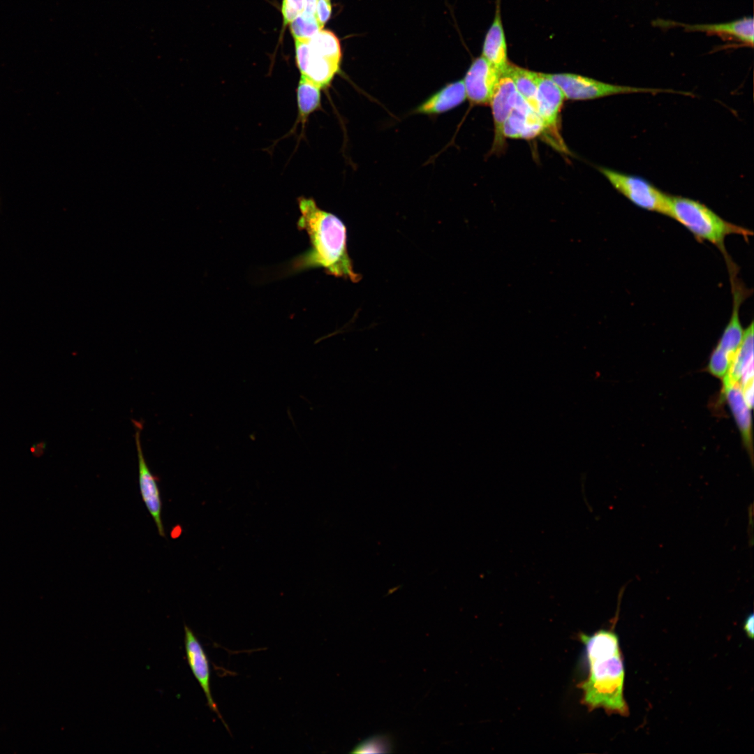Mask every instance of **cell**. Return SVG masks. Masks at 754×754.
Wrapping results in <instances>:
<instances>
[{
    "label": "cell",
    "instance_id": "6da1fadb",
    "mask_svg": "<svg viewBox=\"0 0 754 754\" xmlns=\"http://www.w3.org/2000/svg\"><path fill=\"white\" fill-rule=\"evenodd\" d=\"M297 201L301 214L297 227L308 234L311 248L292 260L288 272L322 268L328 274L358 282L361 276L354 271L348 253L343 223L319 208L313 198L300 197Z\"/></svg>",
    "mask_w": 754,
    "mask_h": 754
},
{
    "label": "cell",
    "instance_id": "7a4b0ae2",
    "mask_svg": "<svg viewBox=\"0 0 754 754\" xmlns=\"http://www.w3.org/2000/svg\"><path fill=\"white\" fill-rule=\"evenodd\" d=\"M586 650L589 674L578 684L582 703L591 711L603 708L609 714L628 716L623 695L625 667L619 640L613 630L601 629L579 636Z\"/></svg>",
    "mask_w": 754,
    "mask_h": 754
},
{
    "label": "cell",
    "instance_id": "3957f363",
    "mask_svg": "<svg viewBox=\"0 0 754 754\" xmlns=\"http://www.w3.org/2000/svg\"><path fill=\"white\" fill-rule=\"evenodd\" d=\"M670 217L688 229L698 240L717 246L726 261L730 260L724 242L727 236L739 235L746 240L753 232L744 227L730 223L699 201L681 196H670Z\"/></svg>",
    "mask_w": 754,
    "mask_h": 754
},
{
    "label": "cell",
    "instance_id": "277c9868",
    "mask_svg": "<svg viewBox=\"0 0 754 754\" xmlns=\"http://www.w3.org/2000/svg\"><path fill=\"white\" fill-rule=\"evenodd\" d=\"M562 91L565 98L574 101L596 99L617 94L633 93H678L688 96L690 93L671 89L636 87L612 84L593 78L572 73L547 74Z\"/></svg>",
    "mask_w": 754,
    "mask_h": 754
},
{
    "label": "cell",
    "instance_id": "5b68a950",
    "mask_svg": "<svg viewBox=\"0 0 754 754\" xmlns=\"http://www.w3.org/2000/svg\"><path fill=\"white\" fill-rule=\"evenodd\" d=\"M612 186L637 207L669 216L670 195L646 179L606 168H599Z\"/></svg>",
    "mask_w": 754,
    "mask_h": 754
},
{
    "label": "cell",
    "instance_id": "8992f818",
    "mask_svg": "<svg viewBox=\"0 0 754 754\" xmlns=\"http://www.w3.org/2000/svg\"><path fill=\"white\" fill-rule=\"evenodd\" d=\"M654 24L660 27H679L686 31L704 33L733 42L737 46L753 47L754 21L752 17L717 24H686L662 20L654 22Z\"/></svg>",
    "mask_w": 754,
    "mask_h": 754
},
{
    "label": "cell",
    "instance_id": "52a82bcc",
    "mask_svg": "<svg viewBox=\"0 0 754 754\" xmlns=\"http://www.w3.org/2000/svg\"><path fill=\"white\" fill-rule=\"evenodd\" d=\"M135 427V441L138 456V482L142 499L151 516L160 536L165 537V529L162 521V500L160 489L158 486L159 479L154 475L149 468L144 457L140 434L142 430V423L136 420H132Z\"/></svg>",
    "mask_w": 754,
    "mask_h": 754
},
{
    "label": "cell",
    "instance_id": "ba28073f",
    "mask_svg": "<svg viewBox=\"0 0 754 754\" xmlns=\"http://www.w3.org/2000/svg\"><path fill=\"white\" fill-rule=\"evenodd\" d=\"M501 73L482 56L476 58L463 80L466 98L472 104L489 105Z\"/></svg>",
    "mask_w": 754,
    "mask_h": 754
},
{
    "label": "cell",
    "instance_id": "9c48e42d",
    "mask_svg": "<svg viewBox=\"0 0 754 754\" xmlns=\"http://www.w3.org/2000/svg\"><path fill=\"white\" fill-rule=\"evenodd\" d=\"M518 93L511 77L503 71L501 73L489 105L492 110L494 138L491 151L501 152L505 147L503 126L515 106Z\"/></svg>",
    "mask_w": 754,
    "mask_h": 754
},
{
    "label": "cell",
    "instance_id": "30bf717a",
    "mask_svg": "<svg viewBox=\"0 0 754 754\" xmlns=\"http://www.w3.org/2000/svg\"><path fill=\"white\" fill-rule=\"evenodd\" d=\"M536 77L538 114L542 121L544 131L557 135L559 114L565 96L547 73L536 72Z\"/></svg>",
    "mask_w": 754,
    "mask_h": 754
},
{
    "label": "cell",
    "instance_id": "8fae6325",
    "mask_svg": "<svg viewBox=\"0 0 754 754\" xmlns=\"http://www.w3.org/2000/svg\"><path fill=\"white\" fill-rule=\"evenodd\" d=\"M184 633L186 656L190 668L203 690L208 707L218 715L228 730L212 695L210 669L207 654L192 630L187 626H184Z\"/></svg>",
    "mask_w": 754,
    "mask_h": 754
},
{
    "label": "cell",
    "instance_id": "7c38bea8",
    "mask_svg": "<svg viewBox=\"0 0 754 754\" xmlns=\"http://www.w3.org/2000/svg\"><path fill=\"white\" fill-rule=\"evenodd\" d=\"M543 131L544 126L538 114L518 94L503 126L505 138L531 139Z\"/></svg>",
    "mask_w": 754,
    "mask_h": 754
},
{
    "label": "cell",
    "instance_id": "4fadbf2b",
    "mask_svg": "<svg viewBox=\"0 0 754 754\" xmlns=\"http://www.w3.org/2000/svg\"><path fill=\"white\" fill-rule=\"evenodd\" d=\"M482 56L501 72H503L509 64L507 57V45L501 17L500 0H496L494 19L485 36Z\"/></svg>",
    "mask_w": 754,
    "mask_h": 754
},
{
    "label": "cell",
    "instance_id": "5bb4252c",
    "mask_svg": "<svg viewBox=\"0 0 754 754\" xmlns=\"http://www.w3.org/2000/svg\"><path fill=\"white\" fill-rule=\"evenodd\" d=\"M741 433L744 447L753 459L751 408L747 405L739 383L722 390Z\"/></svg>",
    "mask_w": 754,
    "mask_h": 754
},
{
    "label": "cell",
    "instance_id": "9a60e30c",
    "mask_svg": "<svg viewBox=\"0 0 754 754\" xmlns=\"http://www.w3.org/2000/svg\"><path fill=\"white\" fill-rule=\"evenodd\" d=\"M466 99L463 80L446 84L421 103L415 112L424 114H436L449 111Z\"/></svg>",
    "mask_w": 754,
    "mask_h": 754
},
{
    "label": "cell",
    "instance_id": "2e32d148",
    "mask_svg": "<svg viewBox=\"0 0 754 754\" xmlns=\"http://www.w3.org/2000/svg\"><path fill=\"white\" fill-rule=\"evenodd\" d=\"M753 330L752 321L744 330L741 343L732 360L728 372L722 380L723 389L739 383L744 371L753 364Z\"/></svg>",
    "mask_w": 754,
    "mask_h": 754
},
{
    "label": "cell",
    "instance_id": "e0dca14e",
    "mask_svg": "<svg viewBox=\"0 0 754 754\" xmlns=\"http://www.w3.org/2000/svg\"><path fill=\"white\" fill-rule=\"evenodd\" d=\"M504 71L512 80L518 94L538 113L536 72L510 63Z\"/></svg>",
    "mask_w": 754,
    "mask_h": 754
},
{
    "label": "cell",
    "instance_id": "ac0fdd59",
    "mask_svg": "<svg viewBox=\"0 0 754 754\" xmlns=\"http://www.w3.org/2000/svg\"><path fill=\"white\" fill-rule=\"evenodd\" d=\"M298 120L304 124L309 116L318 110L321 103V88L301 75L297 88Z\"/></svg>",
    "mask_w": 754,
    "mask_h": 754
},
{
    "label": "cell",
    "instance_id": "d6986e66",
    "mask_svg": "<svg viewBox=\"0 0 754 754\" xmlns=\"http://www.w3.org/2000/svg\"><path fill=\"white\" fill-rule=\"evenodd\" d=\"M310 55L341 61V49L337 36L329 30H320L309 39Z\"/></svg>",
    "mask_w": 754,
    "mask_h": 754
},
{
    "label": "cell",
    "instance_id": "ffe728a7",
    "mask_svg": "<svg viewBox=\"0 0 754 754\" xmlns=\"http://www.w3.org/2000/svg\"><path fill=\"white\" fill-rule=\"evenodd\" d=\"M394 742L388 734L380 733L371 735L350 751L351 753H390L393 751Z\"/></svg>",
    "mask_w": 754,
    "mask_h": 754
},
{
    "label": "cell",
    "instance_id": "44dd1931",
    "mask_svg": "<svg viewBox=\"0 0 754 754\" xmlns=\"http://www.w3.org/2000/svg\"><path fill=\"white\" fill-rule=\"evenodd\" d=\"M290 29L293 38L310 39L323 29L315 15L302 12L290 24Z\"/></svg>",
    "mask_w": 754,
    "mask_h": 754
},
{
    "label": "cell",
    "instance_id": "7402d4cb",
    "mask_svg": "<svg viewBox=\"0 0 754 754\" xmlns=\"http://www.w3.org/2000/svg\"><path fill=\"white\" fill-rule=\"evenodd\" d=\"M732 360L727 353L716 346L710 355L707 369L711 375L723 380L730 369Z\"/></svg>",
    "mask_w": 754,
    "mask_h": 754
},
{
    "label": "cell",
    "instance_id": "603a6c76",
    "mask_svg": "<svg viewBox=\"0 0 754 754\" xmlns=\"http://www.w3.org/2000/svg\"><path fill=\"white\" fill-rule=\"evenodd\" d=\"M295 46L296 64L302 74L306 69L310 55L309 39L295 38Z\"/></svg>",
    "mask_w": 754,
    "mask_h": 754
},
{
    "label": "cell",
    "instance_id": "cb8c5ba5",
    "mask_svg": "<svg viewBox=\"0 0 754 754\" xmlns=\"http://www.w3.org/2000/svg\"><path fill=\"white\" fill-rule=\"evenodd\" d=\"M331 13L330 0H316L315 17L322 28L330 19Z\"/></svg>",
    "mask_w": 754,
    "mask_h": 754
},
{
    "label": "cell",
    "instance_id": "d4e9b609",
    "mask_svg": "<svg viewBox=\"0 0 754 754\" xmlns=\"http://www.w3.org/2000/svg\"><path fill=\"white\" fill-rule=\"evenodd\" d=\"M753 623H754V615H753V614H751L750 615H748L746 617V619H745V621L744 623L743 629L745 631L747 636L751 639H753V635H754V630H753L754 624H753Z\"/></svg>",
    "mask_w": 754,
    "mask_h": 754
},
{
    "label": "cell",
    "instance_id": "484cf974",
    "mask_svg": "<svg viewBox=\"0 0 754 754\" xmlns=\"http://www.w3.org/2000/svg\"><path fill=\"white\" fill-rule=\"evenodd\" d=\"M282 3H286L302 13L304 9V0H283Z\"/></svg>",
    "mask_w": 754,
    "mask_h": 754
},
{
    "label": "cell",
    "instance_id": "4316f807",
    "mask_svg": "<svg viewBox=\"0 0 754 754\" xmlns=\"http://www.w3.org/2000/svg\"><path fill=\"white\" fill-rule=\"evenodd\" d=\"M45 447H46L45 443L43 442V441H40L39 443L34 444L31 447L30 450H31V452H32V454L35 457H40L43 454V452L45 451Z\"/></svg>",
    "mask_w": 754,
    "mask_h": 754
},
{
    "label": "cell",
    "instance_id": "83f0119b",
    "mask_svg": "<svg viewBox=\"0 0 754 754\" xmlns=\"http://www.w3.org/2000/svg\"><path fill=\"white\" fill-rule=\"evenodd\" d=\"M316 0H304V13L315 15Z\"/></svg>",
    "mask_w": 754,
    "mask_h": 754
}]
</instances>
